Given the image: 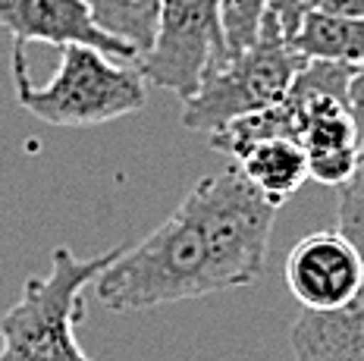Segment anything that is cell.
<instances>
[{"mask_svg":"<svg viewBox=\"0 0 364 361\" xmlns=\"http://www.w3.org/2000/svg\"><path fill=\"white\" fill-rule=\"evenodd\" d=\"M95 292L110 311H141L186 298L223 292L195 217L176 208L139 245L123 248L117 261L101 270Z\"/></svg>","mask_w":364,"mask_h":361,"instance_id":"1","label":"cell"},{"mask_svg":"<svg viewBox=\"0 0 364 361\" xmlns=\"http://www.w3.org/2000/svg\"><path fill=\"white\" fill-rule=\"evenodd\" d=\"M123 248L75 258L60 245L48 274L28 276L16 305L0 318V361H91L75 340V323L85 314V289Z\"/></svg>","mask_w":364,"mask_h":361,"instance_id":"2","label":"cell"},{"mask_svg":"<svg viewBox=\"0 0 364 361\" xmlns=\"http://www.w3.org/2000/svg\"><path fill=\"white\" fill-rule=\"evenodd\" d=\"M16 101L48 126H97L139 114L148 101V82L135 63H117L85 44H66L57 76L48 85L28 79L26 48L13 44L10 57Z\"/></svg>","mask_w":364,"mask_h":361,"instance_id":"3","label":"cell"},{"mask_svg":"<svg viewBox=\"0 0 364 361\" xmlns=\"http://www.w3.org/2000/svg\"><path fill=\"white\" fill-rule=\"evenodd\" d=\"M182 208L198 223L223 289H242L261 280L277 205L248 183L236 163L198 179L186 192Z\"/></svg>","mask_w":364,"mask_h":361,"instance_id":"4","label":"cell"},{"mask_svg":"<svg viewBox=\"0 0 364 361\" xmlns=\"http://www.w3.org/2000/svg\"><path fill=\"white\" fill-rule=\"evenodd\" d=\"M301 66L305 57L286 41L277 22L264 16L252 48L210 66L198 92L182 101V126L192 132H214L236 117L279 104Z\"/></svg>","mask_w":364,"mask_h":361,"instance_id":"5","label":"cell"},{"mask_svg":"<svg viewBox=\"0 0 364 361\" xmlns=\"http://www.w3.org/2000/svg\"><path fill=\"white\" fill-rule=\"evenodd\" d=\"M348 63L305 60L283 101L295 117L299 145L308 157V176L323 185H346L358 167L361 132L348 110Z\"/></svg>","mask_w":364,"mask_h":361,"instance_id":"6","label":"cell"},{"mask_svg":"<svg viewBox=\"0 0 364 361\" xmlns=\"http://www.w3.org/2000/svg\"><path fill=\"white\" fill-rule=\"evenodd\" d=\"M217 63H226L220 0H164L154 41L135 60L148 85L188 101Z\"/></svg>","mask_w":364,"mask_h":361,"instance_id":"7","label":"cell"},{"mask_svg":"<svg viewBox=\"0 0 364 361\" xmlns=\"http://www.w3.org/2000/svg\"><path fill=\"white\" fill-rule=\"evenodd\" d=\"M364 261L339 230L299 239L286 258V286L305 311H336L358 296Z\"/></svg>","mask_w":364,"mask_h":361,"instance_id":"8","label":"cell"},{"mask_svg":"<svg viewBox=\"0 0 364 361\" xmlns=\"http://www.w3.org/2000/svg\"><path fill=\"white\" fill-rule=\"evenodd\" d=\"M0 28L10 32L13 44L22 48L32 41L54 44V48L85 44L123 63L139 60L129 44L110 38L95 26L85 0H0Z\"/></svg>","mask_w":364,"mask_h":361,"instance_id":"9","label":"cell"},{"mask_svg":"<svg viewBox=\"0 0 364 361\" xmlns=\"http://www.w3.org/2000/svg\"><path fill=\"white\" fill-rule=\"evenodd\" d=\"M289 343L295 361H364V283L336 311H305Z\"/></svg>","mask_w":364,"mask_h":361,"instance_id":"10","label":"cell"},{"mask_svg":"<svg viewBox=\"0 0 364 361\" xmlns=\"http://www.w3.org/2000/svg\"><path fill=\"white\" fill-rule=\"evenodd\" d=\"M245 173V179L255 185L270 205H286L308 176L305 148L295 139H267L252 145L239 161H232Z\"/></svg>","mask_w":364,"mask_h":361,"instance_id":"11","label":"cell"},{"mask_svg":"<svg viewBox=\"0 0 364 361\" xmlns=\"http://www.w3.org/2000/svg\"><path fill=\"white\" fill-rule=\"evenodd\" d=\"M289 44L305 60H333V63L358 66L364 63V19L314 10Z\"/></svg>","mask_w":364,"mask_h":361,"instance_id":"12","label":"cell"},{"mask_svg":"<svg viewBox=\"0 0 364 361\" xmlns=\"http://www.w3.org/2000/svg\"><path fill=\"white\" fill-rule=\"evenodd\" d=\"M267 139H295L299 141L295 117H292V110L286 101L270 104V107H261V110H252V114L236 117L226 126H220V129L208 132L210 151H220V154L232 157V161H239L252 145L267 141Z\"/></svg>","mask_w":364,"mask_h":361,"instance_id":"13","label":"cell"},{"mask_svg":"<svg viewBox=\"0 0 364 361\" xmlns=\"http://www.w3.org/2000/svg\"><path fill=\"white\" fill-rule=\"evenodd\" d=\"M85 6L101 32L129 44L141 57L154 41L164 0H85Z\"/></svg>","mask_w":364,"mask_h":361,"instance_id":"14","label":"cell"},{"mask_svg":"<svg viewBox=\"0 0 364 361\" xmlns=\"http://www.w3.org/2000/svg\"><path fill=\"white\" fill-rule=\"evenodd\" d=\"M267 4L270 0H220V16H223V35H226V60L239 57L242 50L252 48L264 13H267Z\"/></svg>","mask_w":364,"mask_h":361,"instance_id":"15","label":"cell"},{"mask_svg":"<svg viewBox=\"0 0 364 361\" xmlns=\"http://www.w3.org/2000/svg\"><path fill=\"white\" fill-rule=\"evenodd\" d=\"M339 232L358 248L364 261V157L361 154L352 179L346 185H339Z\"/></svg>","mask_w":364,"mask_h":361,"instance_id":"16","label":"cell"},{"mask_svg":"<svg viewBox=\"0 0 364 361\" xmlns=\"http://www.w3.org/2000/svg\"><path fill=\"white\" fill-rule=\"evenodd\" d=\"M321 6H323V0H270L264 16H270L277 22L279 32L286 35V41H292L295 35H299L301 22H305L314 10H321Z\"/></svg>","mask_w":364,"mask_h":361,"instance_id":"17","label":"cell"},{"mask_svg":"<svg viewBox=\"0 0 364 361\" xmlns=\"http://www.w3.org/2000/svg\"><path fill=\"white\" fill-rule=\"evenodd\" d=\"M348 110H352L358 132L364 135V63L352 70V82H348Z\"/></svg>","mask_w":364,"mask_h":361,"instance_id":"18","label":"cell"},{"mask_svg":"<svg viewBox=\"0 0 364 361\" xmlns=\"http://www.w3.org/2000/svg\"><path fill=\"white\" fill-rule=\"evenodd\" d=\"M321 10L339 13V16H348V19H364V0H323Z\"/></svg>","mask_w":364,"mask_h":361,"instance_id":"19","label":"cell"},{"mask_svg":"<svg viewBox=\"0 0 364 361\" xmlns=\"http://www.w3.org/2000/svg\"><path fill=\"white\" fill-rule=\"evenodd\" d=\"M361 157H364V135H361Z\"/></svg>","mask_w":364,"mask_h":361,"instance_id":"20","label":"cell"}]
</instances>
